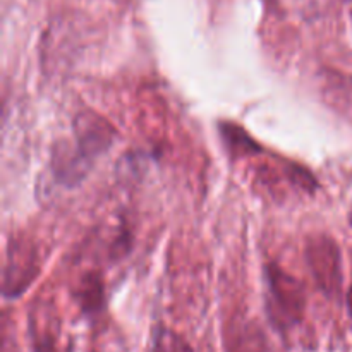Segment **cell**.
<instances>
[{"label":"cell","instance_id":"obj_1","mask_svg":"<svg viewBox=\"0 0 352 352\" xmlns=\"http://www.w3.org/2000/svg\"><path fill=\"white\" fill-rule=\"evenodd\" d=\"M117 133L95 112H79L72 120V141H58L52 151L50 174L55 186L72 189L81 184L96 160L110 150Z\"/></svg>","mask_w":352,"mask_h":352},{"label":"cell","instance_id":"obj_2","mask_svg":"<svg viewBox=\"0 0 352 352\" xmlns=\"http://www.w3.org/2000/svg\"><path fill=\"white\" fill-rule=\"evenodd\" d=\"M265 313L275 332L287 339L294 332L306 315L305 285L294 275L287 274L275 261L265 263Z\"/></svg>","mask_w":352,"mask_h":352},{"label":"cell","instance_id":"obj_3","mask_svg":"<svg viewBox=\"0 0 352 352\" xmlns=\"http://www.w3.org/2000/svg\"><path fill=\"white\" fill-rule=\"evenodd\" d=\"M40 275L38 250L30 239L12 236L6 250L2 275V296L6 301L19 299Z\"/></svg>","mask_w":352,"mask_h":352},{"label":"cell","instance_id":"obj_4","mask_svg":"<svg viewBox=\"0 0 352 352\" xmlns=\"http://www.w3.org/2000/svg\"><path fill=\"white\" fill-rule=\"evenodd\" d=\"M306 265L320 291L330 299L342 296V256L339 244L329 236H313L305 248Z\"/></svg>","mask_w":352,"mask_h":352},{"label":"cell","instance_id":"obj_5","mask_svg":"<svg viewBox=\"0 0 352 352\" xmlns=\"http://www.w3.org/2000/svg\"><path fill=\"white\" fill-rule=\"evenodd\" d=\"M226 352H272L263 329L254 320L232 318L222 332Z\"/></svg>","mask_w":352,"mask_h":352},{"label":"cell","instance_id":"obj_6","mask_svg":"<svg viewBox=\"0 0 352 352\" xmlns=\"http://www.w3.org/2000/svg\"><path fill=\"white\" fill-rule=\"evenodd\" d=\"M74 299L85 318H96L105 311V282L102 272H88L74 291Z\"/></svg>","mask_w":352,"mask_h":352},{"label":"cell","instance_id":"obj_7","mask_svg":"<svg viewBox=\"0 0 352 352\" xmlns=\"http://www.w3.org/2000/svg\"><path fill=\"white\" fill-rule=\"evenodd\" d=\"M219 133L227 153L237 160L243 157H254L263 153V146L253 140V136L246 133L241 126L232 122H220Z\"/></svg>","mask_w":352,"mask_h":352},{"label":"cell","instance_id":"obj_8","mask_svg":"<svg viewBox=\"0 0 352 352\" xmlns=\"http://www.w3.org/2000/svg\"><path fill=\"white\" fill-rule=\"evenodd\" d=\"M31 352H58L57 336L48 327L38 325L36 320L31 316L30 329H28Z\"/></svg>","mask_w":352,"mask_h":352},{"label":"cell","instance_id":"obj_9","mask_svg":"<svg viewBox=\"0 0 352 352\" xmlns=\"http://www.w3.org/2000/svg\"><path fill=\"white\" fill-rule=\"evenodd\" d=\"M168 352H195V351H192V347L189 346L181 336H170Z\"/></svg>","mask_w":352,"mask_h":352},{"label":"cell","instance_id":"obj_10","mask_svg":"<svg viewBox=\"0 0 352 352\" xmlns=\"http://www.w3.org/2000/svg\"><path fill=\"white\" fill-rule=\"evenodd\" d=\"M346 305H347V313H349V320H351V327H352V285L349 287V291H347Z\"/></svg>","mask_w":352,"mask_h":352},{"label":"cell","instance_id":"obj_11","mask_svg":"<svg viewBox=\"0 0 352 352\" xmlns=\"http://www.w3.org/2000/svg\"><path fill=\"white\" fill-rule=\"evenodd\" d=\"M349 220H351V226H352V212H351V219Z\"/></svg>","mask_w":352,"mask_h":352}]
</instances>
